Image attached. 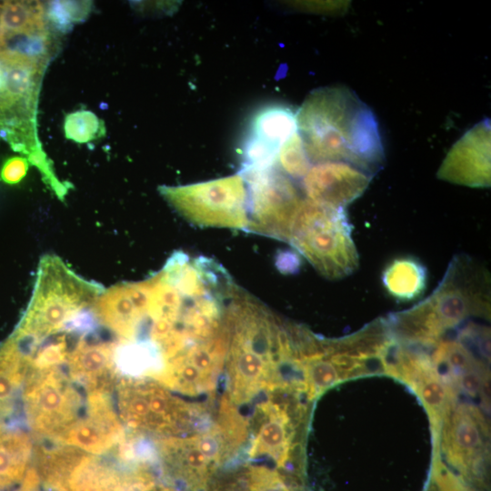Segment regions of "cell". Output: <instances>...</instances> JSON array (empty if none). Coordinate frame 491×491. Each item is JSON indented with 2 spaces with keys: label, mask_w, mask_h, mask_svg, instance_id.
Segmentation results:
<instances>
[{
  "label": "cell",
  "mask_w": 491,
  "mask_h": 491,
  "mask_svg": "<svg viewBox=\"0 0 491 491\" xmlns=\"http://www.w3.org/2000/svg\"><path fill=\"white\" fill-rule=\"evenodd\" d=\"M296 122L311 163L346 162L373 175L384 165L376 117L346 86L310 92L296 112Z\"/></svg>",
  "instance_id": "1"
},
{
  "label": "cell",
  "mask_w": 491,
  "mask_h": 491,
  "mask_svg": "<svg viewBox=\"0 0 491 491\" xmlns=\"http://www.w3.org/2000/svg\"><path fill=\"white\" fill-rule=\"evenodd\" d=\"M287 243L326 278L346 277L358 266V253L345 208L304 198Z\"/></svg>",
  "instance_id": "2"
},
{
  "label": "cell",
  "mask_w": 491,
  "mask_h": 491,
  "mask_svg": "<svg viewBox=\"0 0 491 491\" xmlns=\"http://www.w3.org/2000/svg\"><path fill=\"white\" fill-rule=\"evenodd\" d=\"M84 395L64 366L27 369L22 402L29 429L39 440L57 444L82 415Z\"/></svg>",
  "instance_id": "3"
},
{
  "label": "cell",
  "mask_w": 491,
  "mask_h": 491,
  "mask_svg": "<svg viewBox=\"0 0 491 491\" xmlns=\"http://www.w3.org/2000/svg\"><path fill=\"white\" fill-rule=\"evenodd\" d=\"M158 190L182 217L196 226L247 229L248 193L240 173L185 185H163Z\"/></svg>",
  "instance_id": "4"
},
{
  "label": "cell",
  "mask_w": 491,
  "mask_h": 491,
  "mask_svg": "<svg viewBox=\"0 0 491 491\" xmlns=\"http://www.w3.org/2000/svg\"><path fill=\"white\" fill-rule=\"evenodd\" d=\"M248 193L246 231L288 242L297 211L304 200L299 188L275 167L241 169Z\"/></svg>",
  "instance_id": "5"
},
{
  "label": "cell",
  "mask_w": 491,
  "mask_h": 491,
  "mask_svg": "<svg viewBox=\"0 0 491 491\" xmlns=\"http://www.w3.org/2000/svg\"><path fill=\"white\" fill-rule=\"evenodd\" d=\"M115 392L119 419L134 432L172 435L185 421L183 403L157 383L121 377Z\"/></svg>",
  "instance_id": "6"
},
{
  "label": "cell",
  "mask_w": 491,
  "mask_h": 491,
  "mask_svg": "<svg viewBox=\"0 0 491 491\" xmlns=\"http://www.w3.org/2000/svg\"><path fill=\"white\" fill-rule=\"evenodd\" d=\"M486 270L466 255H456L438 286L425 299L439 326H452L470 314L489 310Z\"/></svg>",
  "instance_id": "7"
},
{
  "label": "cell",
  "mask_w": 491,
  "mask_h": 491,
  "mask_svg": "<svg viewBox=\"0 0 491 491\" xmlns=\"http://www.w3.org/2000/svg\"><path fill=\"white\" fill-rule=\"evenodd\" d=\"M85 396L82 415L57 444L75 447L92 456H102L115 450L125 439L124 426L112 395L89 393Z\"/></svg>",
  "instance_id": "8"
},
{
  "label": "cell",
  "mask_w": 491,
  "mask_h": 491,
  "mask_svg": "<svg viewBox=\"0 0 491 491\" xmlns=\"http://www.w3.org/2000/svg\"><path fill=\"white\" fill-rule=\"evenodd\" d=\"M490 120L468 129L450 148L436 176L469 187L490 186Z\"/></svg>",
  "instance_id": "9"
},
{
  "label": "cell",
  "mask_w": 491,
  "mask_h": 491,
  "mask_svg": "<svg viewBox=\"0 0 491 491\" xmlns=\"http://www.w3.org/2000/svg\"><path fill=\"white\" fill-rule=\"evenodd\" d=\"M373 175L342 161L311 165L302 178L306 198L334 208H346L367 189Z\"/></svg>",
  "instance_id": "10"
},
{
  "label": "cell",
  "mask_w": 491,
  "mask_h": 491,
  "mask_svg": "<svg viewBox=\"0 0 491 491\" xmlns=\"http://www.w3.org/2000/svg\"><path fill=\"white\" fill-rule=\"evenodd\" d=\"M33 456V439L24 428L0 424V491L24 480Z\"/></svg>",
  "instance_id": "11"
},
{
  "label": "cell",
  "mask_w": 491,
  "mask_h": 491,
  "mask_svg": "<svg viewBox=\"0 0 491 491\" xmlns=\"http://www.w3.org/2000/svg\"><path fill=\"white\" fill-rule=\"evenodd\" d=\"M381 279L389 296L401 301H411L425 292L427 270L418 259L401 256L386 265Z\"/></svg>",
  "instance_id": "12"
},
{
  "label": "cell",
  "mask_w": 491,
  "mask_h": 491,
  "mask_svg": "<svg viewBox=\"0 0 491 491\" xmlns=\"http://www.w3.org/2000/svg\"><path fill=\"white\" fill-rule=\"evenodd\" d=\"M296 132V113L287 105L275 104L264 106L253 115L247 134L280 148Z\"/></svg>",
  "instance_id": "13"
},
{
  "label": "cell",
  "mask_w": 491,
  "mask_h": 491,
  "mask_svg": "<svg viewBox=\"0 0 491 491\" xmlns=\"http://www.w3.org/2000/svg\"><path fill=\"white\" fill-rule=\"evenodd\" d=\"M26 372L22 353L9 336L0 345V419L10 415Z\"/></svg>",
  "instance_id": "14"
},
{
  "label": "cell",
  "mask_w": 491,
  "mask_h": 491,
  "mask_svg": "<svg viewBox=\"0 0 491 491\" xmlns=\"http://www.w3.org/2000/svg\"><path fill=\"white\" fill-rule=\"evenodd\" d=\"M276 164L292 180L302 179L311 167V161L300 134L296 132L279 148Z\"/></svg>",
  "instance_id": "15"
},
{
  "label": "cell",
  "mask_w": 491,
  "mask_h": 491,
  "mask_svg": "<svg viewBox=\"0 0 491 491\" xmlns=\"http://www.w3.org/2000/svg\"><path fill=\"white\" fill-rule=\"evenodd\" d=\"M65 134L77 143L90 142L104 134V125L92 112L80 110L68 114L65 119Z\"/></svg>",
  "instance_id": "16"
},
{
  "label": "cell",
  "mask_w": 491,
  "mask_h": 491,
  "mask_svg": "<svg viewBox=\"0 0 491 491\" xmlns=\"http://www.w3.org/2000/svg\"><path fill=\"white\" fill-rule=\"evenodd\" d=\"M85 2H50L45 9L48 21L61 30L68 27L73 22L83 19L89 11Z\"/></svg>",
  "instance_id": "17"
},
{
  "label": "cell",
  "mask_w": 491,
  "mask_h": 491,
  "mask_svg": "<svg viewBox=\"0 0 491 491\" xmlns=\"http://www.w3.org/2000/svg\"><path fill=\"white\" fill-rule=\"evenodd\" d=\"M286 443V430L280 420L271 418L260 428L256 439V454H266L276 456L281 454Z\"/></svg>",
  "instance_id": "18"
},
{
  "label": "cell",
  "mask_w": 491,
  "mask_h": 491,
  "mask_svg": "<svg viewBox=\"0 0 491 491\" xmlns=\"http://www.w3.org/2000/svg\"><path fill=\"white\" fill-rule=\"evenodd\" d=\"M308 375L313 385L320 389L334 385L338 378L337 371L333 363L323 359H316L310 363Z\"/></svg>",
  "instance_id": "19"
},
{
  "label": "cell",
  "mask_w": 491,
  "mask_h": 491,
  "mask_svg": "<svg viewBox=\"0 0 491 491\" xmlns=\"http://www.w3.org/2000/svg\"><path fill=\"white\" fill-rule=\"evenodd\" d=\"M455 439L461 447L473 449L480 444V434L473 423L461 421L456 427Z\"/></svg>",
  "instance_id": "20"
},
{
  "label": "cell",
  "mask_w": 491,
  "mask_h": 491,
  "mask_svg": "<svg viewBox=\"0 0 491 491\" xmlns=\"http://www.w3.org/2000/svg\"><path fill=\"white\" fill-rule=\"evenodd\" d=\"M28 169V160L25 157L8 159L1 170V178L7 184H15L24 178Z\"/></svg>",
  "instance_id": "21"
},
{
  "label": "cell",
  "mask_w": 491,
  "mask_h": 491,
  "mask_svg": "<svg viewBox=\"0 0 491 491\" xmlns=\"http://www.w3.org/2000/svg\"><path fill=\"white\" fill-rule=\"evenodd\" d=\"M252 491H287L286 487L268 472H256L252 476Z\"/></svg>",
  "instance_id": "22"
},
{
  "label": "cell",
  "mask_w": 491,
  "mask_h": 491,
  "mask_svg": "<svg viewBox=\"0 0 491 491\" xmlns=\"http://www.w3.org/2000/svg\"><path fill=\"white\" fill-rule=\"evenodd\" d=\"M421 396L426 405L438 406L444 402L446 391L440 382L431 380L422 386Z\"/></svg>",
  "instance_id": "23"
},
{
  "label": "cell",
  "mask_w": 491,
  "mask_h": 491,
  "mask_svg": "<svg viewBox=\"0 0 491 491\" xmlns=\"http://www.w3.org/2000/svg\"><path fill=\"white\" fill-rule=\"evenodd\" d=\"M443 354H445L448 364L454 369H464L468 365L469 357L466 351L457 345L446 346Z\"/></svg>",
  "instance_id": "24"
},
{
  "label": "cell",
  "mask_w": 491,
  "mask_h": 491,
  "mask_svg": "<svg viewBox=\"0 0 491 491\" xmlns=\"http://www.w3.org/2000/svg\"><path fill=\"white\" fill-rule=\"evenodd\" d=\"M300 263V255L296 251H286L281 253L276 261L279 270L287 274L297 272Z\"/></svg>",
  "instance_id": "25"
},
{
  "label": "cell",
  "mask_w": 491,
  "mask_h": 491,
  "mask_svg": "<svg viewBox=\"0 0 491 491\" xmlns=\"http://www.w3.org/2000/svg\"><path fill=\"white\" fill-rule=\"evenodd\" d=\"M41 480L35 467L31 466L24 480L12 491H40Z\"/></svg>",
  "instance_id": "26"
},
{
  "label": "cell",
  "mask_w": 491,
  "mask_h": 491,
  "mask_svg": "<svg viewBox=\"0 0 491 491\" xmlns=\"http://www.w3.org/2000/svg\"><path fill=\"white\" fill-rule=\"evenodd\" d=\"M462 388L469 394H476L481 388V380L478 375L473 372L466 373L461 378Z\"/></svg>",
  "instance_id": "27"
},
{
  "label": "cell",
  "mask_w": 491,
  "mask_h": 491,
  "mask_svg": "<svg viewBox=\"0 0 491 491\" xmlns=\"http://www.w3.org/2000/svg\"><path fill=\"white\" fill-rule=\"evenodd\" d=\"M52 491H64L63 489H56V490H52Z\"/></svg>",
  "instance_id": "28"
}]
</instances>
